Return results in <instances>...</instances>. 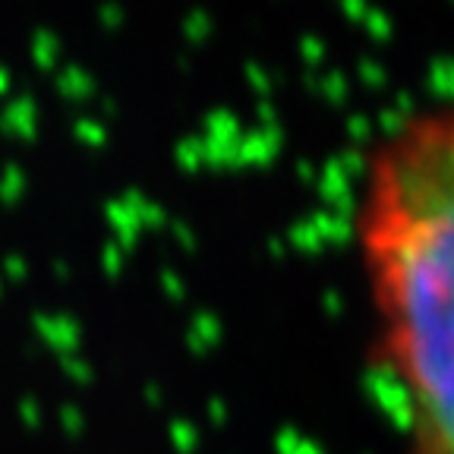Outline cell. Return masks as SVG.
Returning a JSON list of instances; mask_svg holds the SVG:
<instances>
[{
    "mask_svg": "<svg viewBox=\"0 0 454 454\" xmlns=\"http://www.w3.org/2000/svg\"><path fill=\"white\" fill-rule=\"evenodd\" d=\"M354 237L404 454H454V227L356 206Z\"/></svg>",
    "mask_w": 454,
    "mask_h": 454,
    "instance_id": "6da1fadb",
    "label": "cell"
},
{
    "mask_svg": "<svg viewBox=\"0 0 454 454\" xmlns=\"http://www.w3.org/2000/svg\"><path fill=\"white\" fill-rule=\"evenodd\" d=\"M360 206L454 227V101L413 111L376 142Z\"/></svg>",
    "mask_w": 454,
    "mask_h": 454,
    "instance_id": "7a4b0ae2",
    "label": "cell"
}]
</instances>
